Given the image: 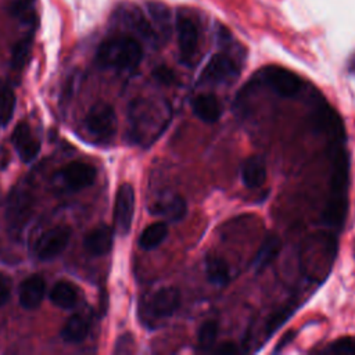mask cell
<instances>
[{
	"mask_svg": "<svg viewBox=\"0 0 355 355\" xmlns=\"http://www.w3.org/2000/svg\"><path fill=\"white\" fill-rule=\"evenodd\" d=\"M205 275L209 283L223 287L229 283L230 270L227 262L218 255H207L205 258Z\"/></svg>",
	"mask_w": 355,
	"mask_h": 355,
	"instance_id": "obj_17",
	"label": "cell"
},
{
	"mask_svg": "<svg viewBox=\"0 0 355 355\" xmlns=\"http://www.w3.org/2000/svg\"><path fill=\"white\" fill-rule=\"evenodd\" d=\"M15 96L8 86H0V125L8 123L14 114Z\"/></svg>",
	"mask_w": 355,
	"mask_h": 355,
	"instance_id": "obj_22",
	"label": "cell"
},
{
	"mask_svg": "<svg viewBox=\"0 0 355 355\" xmlns=\"http://www.w3.org/2000/svg\"><path fill=\"white\" fill-rule=\"evenodd\" d=\"M241 180L248 189L261 187L266 180L265 161L258 155L248 157L241 165Z\"/></svg>",
	"mask_w": 355,
	"mask_h": 355,
	"instance_id": "obj_16",
	"label": "cell"
},
{
	"mask_svg": "<svg viewBox=\"0 0 355 355\" xmlns=\"http://www.w3.org/2000/svg\"><path fill=\"white\" fill-rule=\"evenodd\" d=\"M291 308H283V309H280V311H277L276 313H273L272 316H270V319L268 320V323H266V330H268V333L270 334V333H273L275 330H277L283 323H284V320L291 315Z\"/></svg>",
	"mask_w": 355,
	"mask_h": 355,
	"instance_id": "obj_26",
	"label": "cell"
},
{
	"mask_svg": "<svg viewBox=\"0 0 355 355\" xmlns=\"http://www.w3.org/2000/svg\"><path fill=\"white\" fill-rule=\"evenodd\" d=\"M186 201L179 194H169L166 197H162L151 207V214L159 215L168 222L182 220L186 215Z\"/></svg>",
	"mask_w": 355,
	"mask_h": 355,
	"instance_id": "obj_13",
	"label": "cell"
},
{
	"mask_svg": "<svg viewBox=\"0 0 355 355\" xmlns=\"http://www.w3.org/2000/svg\"><path fill=\"white\" fill-rule=\"evenodd\" d=\"M168 236V225L165 222H154L148 225L139 237V245L143 250L157 248Z\"/></svg>",
	"mask_w": 355,
	"mask_h": 355,
	"instance_id": "obj_20",
	"label": "cell"
},
{
	"mask_svg": "<svg viewBox=\"0 0 355 355\" xmlns=\"http://www.w3.org/2000/svg\"><path fill=\"white\" fill-rule=\"evenodd\" d=\"M135 215V190L132 184L123 183L119 186L115 197L114 223L119 234L126 236L130 230Z\"/></svg>",
	"mask_w": 355,
	"mask_h": 355,
	"instance_id": "obj_7",
	"label": "cell"
},
{
	"mask_svg": "<svg viewBox=\"0 0 355 355\" xmlns=\"http://www.w3.org/2000/svg\"><path fill=\"white\" fill-rule=\"evenodd\" d=\"M326 352L330 354H355V338L351 337H345V338H340L337 341H334L327 349Z\"/></svg>",
	"mask_w": 355,
	"mask_h": 355,
	"instance_id": "obj_25",
	"label": "cell"
},
{
	"mask_svg": "<svg viewBox=\"0 0 355 355\" xmlns=\"http://www.w3.org/2000/svg\"><path fill=\"white\" fill-rule=\"evenodd\" d=\"M32 198L26 190H15L7 205V219L12 229H21L31 215Z\"/></svg>",
	"mask_w": 355,
	"mask_h": 355,
	"instance_id": "obj_11",
	"label": "cell"
},
{
	"mask_svg": "<svg viewBox=\"0 0 355 355\" xmlns=\"http://www.w3.org/2000/svg\"><path fill=\"white\" fill-rule=\"evenodd\" d=\"M46 291V283L42 276L32 275L19 286V304L25 309H35L40 305Z\"/></svg>",
	"mask_w": 355,
	"mask_h": 355,
	"instance_id": "obj_14",
	"label": "cell"
},
{
	"mask_svg": "<svg viewBox=\"0 0 355 355\" xmlns=\"http://www.w3.org/2000/svg\"><path fill=\"white\" fill-rule=\"evenodd\" d=\"M255 80L268 86L280 97H294L302 87V80L297 73L279 65H268L262 68L255 75Z\"/></svg>",
	"mask_w": 355,
	"mask_h": 355,
	"instance_id": "obj_3",
	"label": "cell"
},
{
	"mask_svg": "<svg viewBox=\"0 0 355 355\" xmlns=\"http://www.w3.org/2000/svg\"><path fill=\"white\" fill-rule=\"evenodd\" d=\"M114 243V230L107 225H100L90 230L83 241L86 251L94 257L108 254Z\"/></svg>",
	"mask_w": 355,
	"mask_h": 355,
	"instance_id": "obj_12",
	"label": "cell"
},
{
	"mask_svg": "<svg viewBox=\"0 0 355 355\" xmlns=\"http://www.w3.org/2000/svg\"><path fill=\"white\" fill-rule=\"evenodd\" d=\"M96 179V169L85 162H71L54 175V180L68 191L89 187Z\"/></svg>",
	"mask_w": 355,
	"mask_h": 355,
	"instance_id": "obj_6",
	"label": "cell"
},
{
	"mask_svg": "<svg viewBox=\"0 0 355 355\" xmlns=\"http://www.w3.org/2000/svg\"><path fill=\"white\" fill-rule=\"evenodd\" d=\"M85 126L94 140L101 143L111 141L118 126L114 108L105 101L94 103L85 118Z\"/></svg>",
	"mask_w": 355,
	"mask_h": 355,
	"instance_id": "obj_4",
	"label": "cell"
},
{
	"mask_svg": "<svg viewBox=\"0 0 355 355\" xmlns=\"http://www.w3.org/2000/svg\"><path fill=\"white\" fill-rule=\"evenodd\" d=\"M11 140H12V144H14L19 158L24 162H31L37 157V154L40 151V143L32 135V130L28 123H25V122L18 123L12 132Z\"/></svg>",
	"mask_w": 355,
	"mask_h": 355,
	"instance_id": "obj_9",
	"label": "cell"
},
{
	"mask_svg": "<svg viewBox=\"0 0 355 355\" xmlns=\"http://www.w3.org/2000/svg\"><path fill=\"white\" fill-rule=\"evenodd\" d=\"M0 201H1V193H0Z\"/></svg>",
	"mask_w": 355,
	"mask_h": 355,
	"instance_id": "obj_29",
	"label": "cell"
},
{
	"mask_svg": "<svg viewBox=\"0 0 355 355\" xmlns=\"http://www.w3.org/2000/svg\"><path fill=\"white\" fill-rule=\"evenodd\" d=\"M130 135L135 141L151 144L168 126L172 110L164 100L137 98L130 105Z\"/></svg>",
	"mask_w": 355,
	"mask_h": 355,
	"instance_id": "obj_1",
	"label": "cell"
},
{
	"mask_svg": "<svg viewBox=\"0 0 355 355\" xmlns=\"http://www.w3.org/2000/svg\"><path fill=\"white\" fill-rule=\"evenodd\" d=\"M31 47H32V39L31 37H25L21 39L12 49V54H11V67L14 69H21L25 62L29 58L31 54Z\"/></svg>",
	"mask_w": 355,
	"mask_h": 355,
	"instance_id": "obj_23",
	"label": "cell"
},
{
	"mask_svg": "<svg viewBox=\"0 0 355 355\" xmlns=\"http://www.w3.org/2000/svg\"><path fill=\"white\" fill-rule=\"evenodd\" d=\"M193 114L205 123L216 122L223 112L219 98L212 93H200L191 98Z\"/></svg>",
	"mask_w": 355,
	"mask_h": 355,
	"instance_id": "obj_10",
	"label": "cell"
},
{
	"mask_svg": "<svg viewBox=\"0 0 355 355\" xmlns=\"http://www.w3.org/2000/svg\"><path fill=\"white\" fill-rule=\"evenodd\" d=\"M180 306V291L176 287H162L151 294L144 305L148 320H164L171 318Z\"/></svg>",
	"mask_w": 355,
	"mask_h": 355,
	"instance_id": "obj_5",
	"label": "cell"
},
{
	"mask_svg": "<svg viewBox=\"0 0 355 355\" xmlns=\"http://www.w3.org/2000/svg\"><path fill=\"white\" fill-rule=\"evenodd\" d=\"M71 239V229L65 225L49 229L42 234L36 244V255L42 261L57 258L68 245Z\"/></svg>",
	"mask_w": 355,
	"mask_h": 355,
	"instance_id": "obj_8",
	"label": "cell"
},
{
	"mask_svg": "<svg viewBox=\"0 0 355 355\" xmlns=\"http://www.w3.org/2000/svg\"><path fill=\"white\" fill-rule=\"evenodd\" d=\"M216 352H220V354H233L236 352V347L233 344H223L220 348L216 349Z\"/></svg>",
	"mask_w": 355,
	"mask_h": 355,
	"instance_id": "obj_28",
	"label": "cell"
},
{
	"mask_svg": "<svg viewBox=\"0 0 355 355\" xmlns=\"http://www.w3.org/2000/svg\"><path fill=\"white\" fill-rule=\"evenodd\" d=\"M10 298V290L8 287L0 282V306L4 305Z\"/></svg>",
	"mask_w": 355,
	"mask_h": 355,
	"instance_id": "obj_27",
	"label": "cell"
},
{
	"mask_svg": "<svg viewBox=\"0 0 355 355\" xmlns=\"http://www.w3.org/2000/svg\"><path fill=\"white\" fill-rule=\"evenodd\" d=\"M144 57V43L133 33L126 32L104 40L96 54L101 68L116 71L136 69Z\"/></svg>",
	"mask_w": 355,
	"mask_h": 355,
	"instance_id": "obj_2",
	"label": "cell"
},
{
	"mask_svg": "<svg viewBox=\"0 0 355 355\" xmlns=\"http://www.w3.org/2000/svg\"><path fill=\"white\" fill-rule=\"evenodd\" d=\"M218 323L215 320H207L201 324V327L198 329V334H197V343L200 349L202 351H208L214 347L216 337H218Z\"/></svg>",
	"mask_w": 355,
	"mask_h": 355,
	"instance_id": "obj_21",
	"label": "cell"
},
{
	"mask_svg": "<svg viewBox=\"0 0 355 355\" xmlns=\"http://www.w3.org/2000/svg\"><path fill=\"white\" fill-rule=\"evenodd\" d=\"M87 330H89L87 320L80 315H72L71 318L67 319L61 330V337L65 343L78 344L86 338Z\"/></svg>",
	"mask_w": 355,
	"mask_h": 355,
	"instance_id": "obj_18",
	"label": "cell"
},
{
	"mask_svg": "<svg viewBox=\"0 0 355 355\" xmlns=\"http://www.w3.org/2000/svg\"><path fill=\"white\" fill-rule=\"evenodd\" d=\"M153 76L162 85H172L176 80V72L166 64H159L153 69Z\"/></svg>",
	"mask_w": 355,
	"mask_h": 355,
	"instance_id": "obj_24",
	"label": "cell"
},
{
	"mask_svg": "<svg viewBox=\"0 0 355 355\" xmlns=\"http://www.w3.org/2000/svg\"><path fill=\"white\" fill-rule=\"evenodd\" d=\"M50 300L51 302L62 309H71L75 306L78 295H76V288L68 283V282H57L50 293Z\"/></svg>",
	"mask_w": 355,
	"mask_h": 355,
	"instance_id": "obj_19",
	"label": "cell"
},
{
	"mask_svg": "<svg viewBox=\"0 0 355 355\" xmlns=\"http://www.w3.org/2000/svg\"><path fill=\"white\" fill-rule=\"evenodd\" d=\"M280 250H282V240H280V237L273 234V233H269L263 239V241L261 243L258 251L254 255V259L251 262L252 269L257 273L263 272L277 258Z\"/></svg>",
	"mask_w": 355,
	"mask_h": 355,
	"instance_id": "obj_15",
	"label": "cell"
}]
</instances>
